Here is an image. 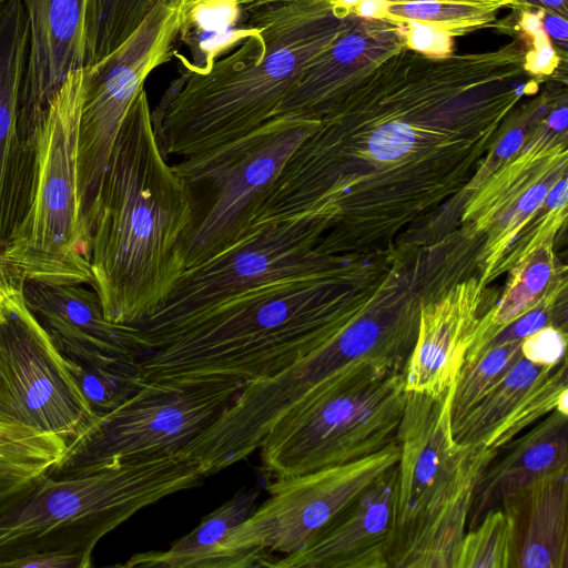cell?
<instances>
[{
  "label": "cell",
  "mask_w": 568,
  "mask_h": 568,
  "mask_svg": "<svg viewBox=\"0 0 568 568\" xmlns=\"http://www.w3.org/2000/svg\"><path fill=\"white\" fill-rule=\"evenodd\" d=\"M14 290H16V288H14ZM14 290H13V291H14ZM13 291H12V292H13ZM12 292H11V293H12ZM11 293H10V294H11ZM10 294H8V295H0V322H1V321L3 320V317H4V304H6L7 300H8V297L10 296Z\"/></svg>",
  "instance_id": "cell-49"
},
{
  "label": "cell",
  "mask_w": 568,
  "mask_h": 568,
  "mask_svg": "<svg viewBox=\"0 0 568 568\" xmlns=\"http://www.w3.org/2000/svg\"><path fill=\"white\" fill-rule=\"evenodd\" d=\"M503 448L507 453L489 462L479 476L468 530L524 486L549 475L568 473V415L555 409Z\"/></svg>",
  "instance_id": "cell-23"
},
{
  "label": "cell",
  "mask_w": 568,
  "mask_h": 568,
  "mask_svg": "<svg viewBox=\"0 0 568 568\" xmlns=\"http://www.w3.org/2000/svg\"><path fill=\"white\" fill-rule=\"evenodd\" d=\"M200 1H202V0H183V4H184V7H187L190 4H193V3H196ZM235 1H237L242 6H248L257 0H235Z\"/></svg>",
  "instance_id": "cell-47"
},
{
  "label": "cell",
  "mask_w": 568,
  "mask_h": 568,
  "mask_svg": "<svg viewBox=\"0 0 568 568\" xmlns=\"http://www.w3.org/2000/svg\"><path fill=\"white\" fill-rule=\"evenodd\" d=\"M29 49L20 94L19 130L36 150L49 104L67 77L84 68L87 0H22Z\"/></svg>",
  "instance_id": "cell-18"
},
{
  "label": "cell",
  "mask_w": 568,
  "mask_h": 568,
  "mask_svg": "<svg viewBox=\"0 0 568 568\" xmlns=\"http://www.w3.org/2000/svg\"><path fill=\"white\" fill-rule=\"evenodd\" d=\"M3 0H0V3L2 2Z\"/></svg>",
  "instance_id": "cell-50"
},
{
  "label": "cell",
  "mask_w": 568,
  "mask_h": 568,
  "mask_svg": "<svg viewBox=\"0 0 568 568\" xmlns=\"http://www.w3.org/2000/svg\"><path fill=\"white\" fill-rule=\"evenodd\" d=\"M336 10L343 13H355L359 0H331Z\"/></svg>",
  "instance_id": "cell-44"
},
{
  "label": "cell",
  "mask_w": 568,
  "mask_h": 568,
  "mask_svg": "<svg viewBox=\"0 0 568 568\" xmlns=\"http://www.w3.org/2000/svg\"><path fill=\"white\" fill-rule=\"evenodd\" d=\"M517 13L514 32L520 36L527 44L524 59L525 71L540 80L567 78V60L559 57L548 38L538 10L514 9Z\"/></svg>",
  "instance_id": "cell-36"
},
{
  "label": "cell",
  "mask_w": 568,
  "mask_h": 568,
  "mask_svg": "<svg viewBox=\"0 0 568 568\" xmlns=\"http://www.w3.org/2000/svg\"><path fill=\"white\" fill-rule=\"evenodd\" d=\"M21 294L26 306L65 358H140L148 352L138 326L113 323L105 317L93 288L83 284L27 281Z\"/></svg>",
  "instance_id": "cell-19"
},
{
  "label": "cell",
  "mask_w": 568,
  "mask_h": 568,
  "mask_svg": "<svg viewBox=\"0 0 568 568\" xmlns=\"http://www.w3.org/2000/svg\"><path fill=\"white\" fill-rule=\"evenodd\" d=\"M520 36L484 52L429 58L402 48L346 85L317 115L254 223L322 209L316 248L373 256L460 196L508 113L538 93Z\"/></svg>",
  "instance_id": "cell-1"
},
{
  "label": "cell",
  "mask_w": 568,
  "mask_h": 568,
  "mask_svg": "<svg viewBox=\"0 0 568 568\" xmlns=\"http://www.w3.org/2000/svg\"><path fill=\"white\" fill-rule=\"evenodd\" d=\"M510 557V521L496 507L476 527L466 531L456 568H508Z\"/></svg>",
  "instance_id": "cell-34"
},
{
  "label": "cell",
  "mask_w": 568,
  "mask_h": 568,
  "mask_svg": "<svg viewBox=\"0 0 568 568\" xmlns=\"http://www.w3.org/2000/svg\"><path fill=\"white\" fill-rule=\"evenodd\" d=\"M257 33L237 1L202 0L183 8L179 43L190 53H182L190 68L207 71L217 58Z\"/></svg>",
  "instance_id": "cell-26"
},
{
  "label": "cell",
  "mask_w": 568,
  "mask_h": 568,
  "mask_svg": "<svg viewBox=\"0 0 568 568\" xmlns=\"http://www.w3.org/2000/svg\"><path fill=\"white\" fill-rule=\"evenodd\" d=\"M16 287H12L0 274V295L10 294Z\"/></svg>",
  "instance_id": "cell-46"
},
{
  "label": "cell",
  "mask_w": 568,
  "mask_h": 568,
  "mask_svg": "<svg viewBox=\"0 0 568 568\" xmlns=\"http://www.w3.org/2000/svg\"><path fill=\"white\" fill-rule=\"evenodd\" d=\"M554 241H546L510 267L503 293L476 326L464 364L477 359L495 335L531 311L550 287L567 275V266L556 257Z\"/></svg>",
  "instance_id": "cell-25"
},
{
  "label": "cell",
  "mask_w": 568,
  "mask_h": 568,
  "mask_svg": "<svg viewBox=\"0 0 568 568\" xmlns=\"http://www.w3.org/2000/svg\"><path fill=\"white\" fill-rule=\"evenodd\" d=\"M389 1H408V0H389ZM460 1H475V2H488V3H498L503 8L511 7L513 9L519 8L521 6V0H460Z\"/></svg>",
  "instance_id": "cell-45"
},
{
  "label": "cell",
  "mask_w": 568,
  "mask_h": 568,
  "mask_svg": "<svg viewBox=\"0 0 568 568\" xmlns=\"http://www.w3.org/2000/svg\"><path fill=\"white\" fill-rule=\"evenodd\" d=\"M521 342H510L490 348L469 364H464L453 385L450 424L453 435L484 396L523 357Z\"/></svg>",
  "instance_id": "cell-33"
},
{
  "label": "cell",
  "mask_w": 568,
  "mask_h": 568,
  "mask_svg": "<svg viewBox=\"0 0 568 568\" xmlns=\"http://www.w3.org/2000/svg\"><path fill=\"white\" fill-rule=\"evenodd\" d=\"M318 122L312 116L278 114L237 140L172 165L191 190L209 186L212 191L187 243L186 270L227 250L248 232L267 192Z\"/></svg>",
  "instance_id": "cell-9"
},
{
  "label": "cell",
  "mask_w": 568,
  "mask_h": 568,
  "mask_svg": "<svg viewBox=\"0 0 568 568\" xmlns=\"http://www.w3.org/2000/svg\"><path fill=\"white\" fill-rule=\"evenodd\" d=\"M52 468L43 464L0 462V504L28 488Z\"/></svg>",
  "instance_id": "cell-39"
},
{
  "label": "cell",
  "mask_w": 568,
  "mask_h": 568,
  "mask_svg": "<svg viewBox=\"0 0 568 568\" xmlns=\"http://www.w3.org/2000/svg\"><path fill=\"white\" fill-rule=\"evenodd\" d=\"M183 0H156L139 27L111 53L84 68L78 134V187L88 233L123 120L146 78L179 49Z\"/></svg>",
  "instance_id": "cell-11"
},
{
  "label": "cell",
  "mask_w": 568,
  "mask_h": 568,
  "mask_svg": "<svg viewBox=\"0 0 568 568\" xmlns=\"http://www.w3.org/2000/svg\"><path fill=\"white\" fill-rule=\"evenodd\" d=\"M246 384L189 386L148 383L116 409L94 417L67 443L55 476H73L123 462L180 453L209 427Z\"/></svg>",
  "instance_id": "cell-10"
},
{
  "label": "cell",
  "mask_w": 568,
  "mask_h": 568,
  "mask_svg": "<svg viewBox=\"0 0 568 568\" xmlns=\"http://www.w3.org/2000/svg\"><path fill=\"white\" fill-rule=\"evenodd\" d=\"M0 419L1 420H9V417H8V414H7V409H6V406H4V403H3V398H2V395H1V389H0ZM11 422V420H9Z\"/></svg>",
  "instance_id": "cell-48"
},
{
  "label": "cell",
  "mask_w": 568,
  "mask_h": 568,
  "mask_svg": "<svg viewBox=\"0 0 568 568\" xmlns=\"http://www.w3.org/2000/svg\"><path fill=\"white\" fill-rule=\"evenodd\" d=\"M396 487L395 465L272 568H388Z\"/></svg>",
  "instance_id": "cell-20"
},
{
  "label": "cell",
  "mask_w": 568,
  "mask_h": 568,
  "mask_svg": "<svg viewBox=\"0 0 568 568\" xmlns=\"http://www.w3.org/2000/svg\"><path fill=\"white\" fill-rule=\"evenodd\" d=\"M407 266L375 303L326 343L280 373L254 383L255 398L281 419L345 374L368 365L404 371L416 341L423 294L412 293Z\"/></svg>",
  "instance_id": "cell-13"
},
{
  "label": "cell",
  "mask_w": 568,
  "mask_h": 568,
  "mask_svg": "<svg viewBox=\"0 0 568 568\" xmlns=\"http://www.w3.org/2000/svg\"><path fill=\"white\" fill-rule=\"evenodd\" d=\"M405 260L385 252L270 281L158 328L142 331L144 377L175 386L273 376L365 313Z\"/></svg>",
  "instance_id": "cell-2"
},
{
  "label": "cell",
  "mask_w": 568,
  "mask_h": 568,
  "mask_svg": "<svg viewBox=\"0 0 568 568\" xmlns=\"http://www.w3.org/2000/svg\"><path fill=\"white\" fill-rule=\"evenodd\" d=\"M567 85L531 138L462 203V225L479 239L480 280L488 285L519 234L539 215L554 185L568 173Z\"/></svg>",
  "instance_id": "cell-15"
},
{
  "label": "cell",
  "mask_w": 568,
  "mask_h": 568,
  "mask_svg": "<svg viewBox=\"0 0 568 568\" xmlns=\"http://www.w3.org/2000/svg\"><path fill=\"white\" fill-rule=\"evenodd\" d=\"M501 8L498 3L460 0L389 1L386 21L426 22L454 38L490 26Z\"/></svg>",
  "instance_id": "cell-32"
},
{
  "label": "cell",
  "mask_w": 568,
  "mask_h": 568,
  "mask_svg": "<svg viewBox=\"0 0 568 568\" xmlns=\"http://www.w3.org/2000/svg\"><path fill=\"white\" fill-rule=\"evenodd\" d=\"M405 400L402 369L368 365L338 377L266 434L263 474L290 477L381 450L396 438Z\"/></svg>",
  "instance_id": "cell-8"
},
{
  "label": "cell",
  "mask_w": 568,
  "mask_h": 568,
  "mask_svg": "<svg viewBox=\"0 0 568 568\" xmlns=\"http://www.w3.org/2000/svg\"><path fill=\"white\" fill-rule=\"evenodd\" d=\"M567 329L546 325L520 343L525 359L540 368H554L566 357Z\"/></svg>",
  "instance_id": "cell-37"
},
{
  "label": "cell",
  "mask_w": 568,
  "mask_h": 568,
  "mask_svg": "<svg viewBox=\"0 0 568 568\" xmlns=\"http://www.w3.org/2000/svg\"><path fill=\"white\" fill-rule=\"evenodd\" d=\"M542 368L524 357L484 396L455 430L460 445H481L509 415L541 374Z\"/></svg>",
  "instance_id": "cell-29"
},
{
  "label": "cell",
  "mask_w": 568,
  "mask_h": 568,
  "mask_svg": "<svg viewBox=\"0 0 568 568\" xmlns=\"http://www.w3.org/2000/svg\"><path fill=\"white\" fill-rule=\"evenodd\" d=\"M555 409L568 415L567 357L554 368H542L535 384L481 445L500 450L524 429Z\"/></svg>",
  "instance_id": "cell-30"
},
{
  "label": "cell",
  "mask_w": 568,
  "mask_h": 568,
  "mask_svg": "<svg viewBox=\"0 0 568 568\" xmlns=\"http://www.w3.org/2000/svg\"><path fill=\"white\" fill-rule=\"evenodd\" d=\"M84 68L70 73L52 98L37 143L28 210L0 253V272L20 288L27 281L92 283L91 241L80 209L78 134Z\"/></svg>",
  "instance_id": "cell-7"
},
{
  "label": "cell",
  "mask_w": 568,
  "mask_h": 568,
  "mask_svg": "<svg viewBox=\"0 0 568 568\" xmlns=\"http://www.w3.org/2000/svg\"><path fill=\"white\" fill-rule=\"evenodd\" d=\"M519 8L544 10L568 19V0H521ZM518 9V8H516Z\"/></svg>",
  "instance_id": "cell-43"
},
{
  "label": "cell",
  "mask_w": 568,
  "mask_h": 568,
  "mask_svg": "<svg viewBox=\"0 0 568 568\" xmlns=\"http://www.w3.org/2000/svg\"><path fill=\"white\" fill-rule=\"evenodd\" d=\"M405 47L403 24L357 16L355 22L304 69L275 115L317 118L354 79Z\"/></svg>",
  "instance_id": "cell-21"
},
{
  "label": "cell",
  "mask_w": 568,
  "mask_h": 568,
  "mask_svg": "<svg viewBox=\"0 0 568 568\" xmlns=\"http://www.w3.org/2000/svg\"><path fill=\"white\" fill-rule=\"evenodd\" d=\"M497 297L479 276L423 295L416 341L403 371L406 392L440 396L454 385L476 326Z\"/></svg>",
  "instance_id": "cell-17"
},
{
  "label": "cell",
  "mask_w": 568,
  "mask_h": 568,
  "mask_svg": "<svg viewBox=\"0 0 568 568\" xmlns=\"http://www.w3.org/2000/svg\"><path fill=\"white\" fill-rule=\"evenodd\" d=\"M452 392H406L388 568H456L477 481L499 453L455 440Z\"/></svg>",
  "instance_id": "cell-6"
},
{
  "label": "cell",
  "mask_w": 568,
  "mask_h": 568,
  "mask_svg": "<svg viewBox=\"0 0 568 568\" xmlns=\"http://www.w3.org/2000/svg\"><path fill=\"white\" fill-rule=\"evenodd\" d=\"M568 180L558 181L549 192L539 215L519 234L497 265L494 280L508 272L523 256L555 239L567 220Z\"/></svg>",
  "instance_id": "cell-35"
},
{
  "label": "cell",
  "mask_w": 568,
  "mask_h": 568,
  "mask_svg": "<svg viewBox=\"0 0 568 568\" xmlns=\"http://www.w3.org/2000/svg\"><path fill=\"white\" fill-rule=\"evenodd\" d=\"M542 27L550 39L557 53L567 60L568 52V22L567 18L558 14L538 10Z\"/></svg>",
  "instance_id": "cell-41"
},
{
  "label": "cell",
  "mask_w": 568,
  "mask_h": 568,
  "mask_svg": "<svg viewBox=\"0 0 568 568\" xmlns=\"http://www.w3.org/2000/svg\"><path fill=\"white\" fill-rule=\"evenodd\" d=\"M510 521L508 568L568 567V476L531 481L500 504Z\"/></svg>",
  "instance_id": "cell-22"
},
{
  "label": "cell",
  "mask_w": 568,
  "mask_h": 568,
  "mask_svg": "<svg viewBox=\"0 0 568 568\" xmlns=\"http://www.w3.org/2000/svg\"><path fill=\"white\" fill-rule=\"evenodd\" d=\"M91 566V555L72 551H55L22 558L14 562L12 568H89Z\"/></svg>",
  "instance_id": "cell-40"
},
{
  "label": "cell",
  "mask_w": 568,
  "mask_h": 568,
  "mask_svg": "<svg viewBox=\"0 0 568 568\" xmlns=\"http://www.w3.org/2000/svg\"><path fill=\"white\" fill-rule=\"evenodd\" d=\"M550 87L524 103H518L504 119L495 139L465 187L462 200L477 190L498 168L518 153L545 118L567 78H552Z\"/></svg>",
  "instance_id": "cell-28"
},
{
  "label": "cell",
  "mask_w": 568,
  "mask_h": 568,
  "mask_svg": "<svg viewBox=\"0 0 568 568\" xmlns=\"http://www.w3.org/2000/svg\"><path fill=\"white\" fill-rule=\"evenodd\" d=\"M260 29L217 58L190 68L178 49V75L151 111L164 156L187 158L237 140L276 114L302 72L356 20L331 0H257L244 6Z\"/></svg>",
  "instance_id": "cell-4"
},
{
  "label": "cell",
  "mask_w": 568,
  "mask_h": 568,
  "mask_svg": "<svg viewBox=\"0 0 568 568\" xmlns=\"http://www.w3.org/2000/svg\"><path fill=\"white\" fill-rule=\"evenodd\" d=\"M196 220L194 194L166 163L142 90L114 143L90 232L91 287L109 321L138 325L166 302L186 271Z\"/></svg>",
  "instance_id": "cell-3"
},
{
  "label": "cell",
  "mask_w": 568,
  "mask_h": 568,
  "mask_svg": "<svg viewBox=\"0 0 568 568\" xmlns=\"http://www.w3.org/2000/svg\"><path fill=\"white\" fill-rule=\"evenodd\" d=\"M389 0H359L355 14L365 19L386 20Z\"/></svg>",
  "instance_id": "cell-42"
},
{
  "label": "cell",
  "mask_w": 568,
  "mask_h": 568,
  "mask_svg": "<svg viewBox=\"0 0 568 568\" xmlns=\"http://www.w3.org/2000/svg\"><path fill=\"white\" fill-rule=\"evenodd\" d=\"M398 458L395 438L359 459L273 479L265 485L268 498L233 529L221 554L235 568H256L267 567L271 554L295 552Z\"/></svg>",
  "instance_id": "cell-14"
},
{
  "label": "cell",
  "mask_w": 568,
  "mask_h": 568,
  "mask_svg": "<svg viewBox=\"0 0 568 568\" xmlns=\"http://www.w3.org/2000/svg\"><path fill=\"white\" fill-rule=\"evenodd\" d=\"M65 363L94 417L116 409L148 383L140 358L106 357L97 361L65 358Z\"/></svg>",
  "instance_id": "cell-27"
},
{
  "label": "cell",
  "mask_w": 568,
  "mask_h": 568,
  "mask_svg": "<svg viewBox=\"0 0 568 568\" xmlns=\"http://www.w3.org/2000/svg\"><path fill=\"white\" fill-rule=\"evenodd\" d=\"M206 477L205 467L181 452L73 476L50 470L0 504V567L45 552L92 556L105 535L138 511Z\"/></svg>",
  "instance_id": "cell-5"
},
{
  "label": "cell",
  "mask_w": 568,
  "mask_h": 568,
  "mask_svg": "<svg viewBox=\"0 0 568 568\" xmlns=\"http://www.w3.org/2000/svg\"><path fill=\"white\" fill-rule=\"evenodd\" d=\"M156 0H87L84 68L116 49Z\"/></svg>",
  "instance_id": "cell-31"
},
{
  "label": "cell",
  "mask_w": 568,
  "mask_h": 568,
  "mask_svg": "<svg viewBox=\"0 0 568 568\" xmlns=\"http://www.w3.org/2000/svg\"><path fill=\"white\" fill-rule=\"evenodd\" d=\"M327 226L320 209L254 223L227 250L187 268L166 302L135 326L158 328L260 284L338 266L352 255H329L316 248Z\"/></svg>",
  "instance_id": "cell-12"
},
{
  "label": "cell",
  "mask_w": 568,
  "mask_h": 568,
  "mask_svg": "<svg viewBox=\"0 0 568 568\" xmlns=\"http://www.w3.org/2000/svg\"><path fill=\"white\" fill-rule=\"evenodd\" d=\"M400 24L404 27L407 49L429 58H444L453 53V38L442 28L417 21Z\"/></svg>",
  "instance_id": "cell-38"
},
{
  "label": "cell",
  "mask_w": 568,
  "mask_h": 568,
  "mask_svg": "<svg viewBox=\"0 0 568 568\" xmlns=\"http://www.w3.org/2000/svg\"><path fill=\"white\" fill-rule=\"evenodd\" d=\"M0 389L9 420L50 433L65 444L94 418L64 356L16 288L0 322Z\"/></svg>",
  "instance_id": "cell-16"
},
{
  "label": "cell",
  "mask_w": 568,
  "mask_h": 568,
  "mask_svg": "<svg viewBox=\"0 0 568 568\" xmlns=\"http://www.w3.org/2000/svg\"><path fill=\"white\" fill-rule=\"evenodd\" d=\"M262 487L242 488L229 500L202 518L189 534L173 541L166 550H152L131 556L125 568H235L232 559L221 554V546L239 525L255 510Z\"/></svg>",
  "instance_id": "cell-24"
}]
</instances>
